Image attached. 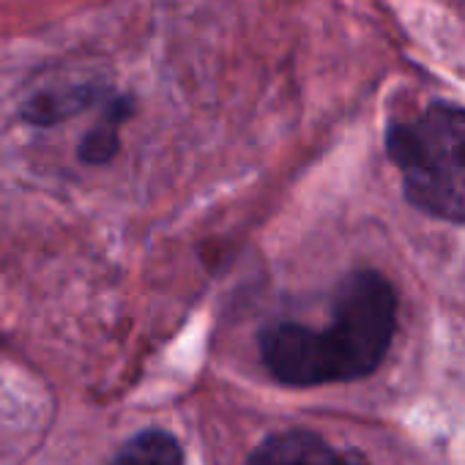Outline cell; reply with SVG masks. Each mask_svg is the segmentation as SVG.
Masks as SVG:
<instances>
[{
    "instance_id": "1",
    "label": "cell",
    "mask_w": 465,
    "mask_h": 465,
    "mask_svg": "<svg viewBox=\"0 0 465 465\" xmlns=\"http://www.w3.org/2000/svg\"><path fill=\"white\" fill-rule=\"evenodd\" d=\"M397 331L394 288L370 269L348 274L331 299V321L321 329L277 323L261 334V356L285 386L359 381L381 367Z\"/></svg>"
},
{
    "instance_id": "2",
    "label": "cell",
    "mask_w": 465,
    "mask_h": 465,
    "mask_svg": "<svg viewBox=\"0 0 465 465\" xmlns=\"http://www.w3.org/2000/svg\"><path fill=\"white\" fill-rule=\"evenodd\" d=\"M386 148L402 175L405 197L430 216L465 222V110L435 102L394 121Z\"/></svg>"
},
{
    "instance_id": "3",
    "label": "cell",
    "mask_w": 465,
    "mask_h": 465,
    "mask_svg": "<svg viewBox=\"0 0 465 465\" xmlns=\"http://www.w3.org/2000/svg\"><path fill=\"white\" fill-rule=\"evenodd\" d=\"M247 465H367L353 449H340L310 430H285L269 435Z\"/></svg>"
},
{
    "instance_id": "4",
    "label": "cell",
    "mask_w": 465,
    "mask_h": 465,
    "mask_svg": "<svg viewBox=\"0 0 465 465\" xmlns=\"http://www.w3.org/2000/svg\"><path fill=\"white\" fill-rule=\"evenodd\" d=\"M110 88L102 83H69V85H53V88H42L36 94H31L23 107H20V118L28 126H39V129H53L96 104H104L110 99Z\"/></svg>"
},
{
    "instance_id": "5",
    "label": "cell",
    "mask_w": 465,
    "mask_h": 465,
    "mask_svg": "<svg viewBox=\"0 0 465 465\" xmlns=\"http://www.w3.org/2000/svg\"><path fill=\"white\" fill-rule=\"evenodd\" d=\"M132 113H134L132 96L113 94L102 104V118L96 121V126H91L77 145L80 162L94 164V167L113 162L121 151V126L132 118Z\"/></svg>"
},
{
    "instance_id": "6",
    "label": "cell",
    "mask_w": 465,
    "mask_h": 465,
    "mask_svg": "<svg viewBox=\"0 0 465 465\" xmlns=\"http://www.w3.org/2000/svg\"><path fill=\"white\" fill-rule=\"evenodd\" d=\"M110 465H183V449L164 430H145L129 438Z\"/></svg>"
}]
</instances>
